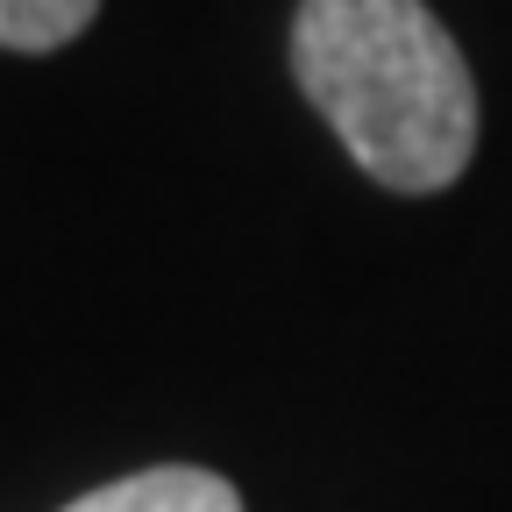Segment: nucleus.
I'll use <instances>...</instances> for the list:
<instances>
[{
    "instance_id": "obj_1",
    "label": "nucleus",
    "mask_w": 512,
    "mask_h": 512,
    "mask_svg": "<svg viewBox=\"0 0 512 512\" xmlns=\"http://www.w3.org/2000/svg\"><path fill=\"white\" fill-rule=\"evenodd\" d=\"M299 93L392 192L456 185L477 150V79L427 0H299Z\"/></svg>"
},
{
    "instance_id": "obj_2",
    "label": "nucleus",
    "mask_w": 512,
    "mask_h": 512,
    "mask_svg": "<svg viewBox=\"0 0 512 512\" xmlns=\"http://www.w3.org/2000/svg\"><path fill=\"white\" fill-rule=\"evenodd\" d=\"M64 512H242V498L214 470L157 463V470H136V477H121V484H100V491L72 498Z\"/></svg>"
},
{
    "instance_id": "obj_3",
    "label": "nucleus",
    "mask_w": 512,
    "mask_h": 512,
    "mask_svg": "<svg viewBox=\"0 0 512 512\" xmlns=\"http://www.w3.org/2000/svg\"><path fill=\"white\" fill-rule=\"evenodd\" d=\"M100 15V0H0V50H64L72 36H86Z\"/></svg>"
}]
</instances>
